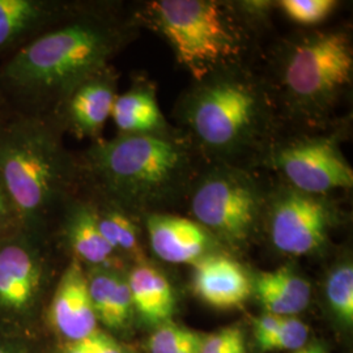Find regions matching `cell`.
Listing matches in <instances>:
<instances>
[{
    "mask_svg": "<svg viewBox=\"0 0 353 353\" xmlns=\"http://www.w3.org/2000/svg\"><path fill=\"white\" fill-rule=\"evenodd\" d=\"M270 190L252 169L207 165L190 190L186 204L192 220L216 240L241 246L265 221Z\"/></svg>",
    "mask_w": 353,
    "mask_h": 353,
    "instance_id": "cell-7",
    "label": "cell"
},
{
    "mask_svg": "<svg viewBox=\"0 0 353 353\" xmlns=\"http://www.w3.org/2000/svg\"><path fill=\"white\" fill-rule=\"evenodd\" d=\"M127 279L135 313L153 326L169 322L176 309V296L164 274L143 261L127 272Z\"/></svg>",
    "mask_w": 353,
    "mask_h": 353,
    "instance_id": "cell-18",
    "label": "cell"
},
{
    "mask_svg": "<svg viewBox=\"0 0 353 353\" xmlns=\"http://www.w3.org/2000/svg\"><path fill=\"white\" fill-rule=\"evenodd\" d=\"M50 318L70 341H81L97 331V316L90 301L85 267L71 259L55 284Z\"/></svg>",
    "mask_w": 353,
    "mask_h": 353,
    "instance_id": "cell-15",
    "label": "cell"
},
{
    "mask_svg": "<svg viewBox=\"0 0 353 353\" xmlns=\"http://www.w3.org/2000/svg\"><path fill=\"white\" fill-rule=\"evenodd\" d=\"M118 81L119 75L112 64L77 85L52 117L64 135L92 143L101 139L102 130L112 118Z\"/></svg>",
    "mask_w": 353,
    "mask_h": 353,
    "instance_id": "cell-11",
    "label": "cell"
},
{
    "mask_svg": "<svg viewBox=\"0 0 353 353\" xmlns=\"http://www.w3.org/2000/svg\"><path fill=\"white\" fill-rule=\"evenodd\" d=\"M134 313L135 310H134V303L131 297V290H130V284L127 279V272H125L117 284L113 300L110 303L108 314L102 323L106 325L108 327L121 330L126 327Z\"/></svg>",
    "mask_w": 353,
    "mask_h": 353,
    "instance_id": "cell-24",
    "label": "cell"
},
{
    "mask_svg": "<svg viewBox=\"0 0 353 353\" xmlns=\"http://www.w3.org/2000/svg\"><path fill=\"white\" fill-rule=\"evenodd\" d=\"M176 130L208 165L252 169L278 140L263 77L239 65L195 81L176 102Z\"/></svg>",
    "mask_w": 353,
    "mask_h": 353,
    "instance_id": "cell-3",
    "label": "cell"
},
{
    "mask_svg": "<svg viewBox=\"0 0 353 353\" xmlns=\"http://www.w3.org/2000/svg\"><path fill=\"white\" fill-rule=\"evenodd\" d=\"M190 330L181 327L170 321L161 325L150 339L151 353H179Z\"/></svg>",
    "mask_w": 353,
    "mask_h": 353,
    "instance_id": "cell-26",
    "label": "cell"
},
{
    "mask_svg": "<svg viewBox=\"0 0 353 353\" xmlns=\"http://www.w3.org/2000/svg\"><path fill=\"white\" fill-rule=\"evenodd\" d=\"M194 267L192 290L203 303L229 310L240 307L250 297L252 279L236 259L216 252Z\"/></svg>",
    "mask_w": 353,
    "mask_h": 353,
    "instance_id": "cell-16",
    "label": "cell"
},
{
    "mask_svg": "<svg viewBox=\"0 0 353 353\" xmlns=\"http://www.w3.org/2000/svg\"><path fill=\"white\" fill-rule=\"evenodd\" d=\"M88 341L94 353H125L112 338L99 331L88 336Z\"/></svg>",
    "mask_w": 353,
    "mask_h": 353,
    "instance_id": "cell-29",
    "label": "cell"
},
{
    "mask_svg": "<svg viewBox=\"0 0 353 353\" xmlns=\"http://www.w3.org/2000/svg\"><path fill=\"white\" fill-rule=\"evenodd\" d=\"M338 3L335 0H280L276 7L292 21L303 26H314L325 21Z\"/></svg>",
    "mask_w": 353,
    "mask_h": 353,
    "instance_id": "cell-22",
    "label": "cell"
},
{
    "mask_svg": "<svg viewBox=\"0 0 353 353\" xmlns=\"http://www.w3.org/2000/svg\"><path fill=\"white\" fill-rule=\"evenodd\" d=\"M199 353H246L245 338L239 327H228L203 339Z\"/></svg>",
    "mask_w": 353,
    "mask_h": 353,
    "instance_id": "cell-25",
    "label": "cell"
},
{
    "mask_svg": "<svg viewBox=\"0 0 353 353\" xmlns=\"http://www.w3.org/2000/svg\"><path fill=\"white\" fill-rule=\"evenodd\" d=\"M0 176L23 229L48 237L64 203L81 188L79 153L52 117L10 110L0 121Z\"/></svg>",
    "mask_w": 353,
    "mask_h": 353,
    "instance_id": "cell-4",
    "label": "cell"
},
{
    "mask_svg": "<svg viewBox=\"0 0 353 353\" xmlns=\"http://www.w3.org/2000/svg\"><path fill=\"white\" fill-rule=\"evenodd\" d=\"M81 189L87 192L93 204L102 236L112 246L114 252L118 256L126 255L134 258L137 263L143 262L144 255L140 245V232L137 217L128 214L117 204L89 192L83 186Z\"/></svg>",
    "mask_w": 353,
    "mask_h": 353,
    "instance_id": "cell-20",
    "label": "cell"
},
{
    "mask_svg": "<svg viewBox=\"0 0 353 353\" xmlns=\"http://www.w3.org/2000/svg\"><path fill=\"white\" fill-rule=\"evenodd\" d=\"M0 353H13L10 351V350H7V348H4L3 345H0Z\"/></svg>",
    "mask_w": 353,
    "mask_h": 353,
    "instance_id": "cell-34",
    "label": "cell"
},
{
    "mask_svg": "<svg viewBox=\"0 0 353 353\" xmlns=\"http://www.w3.org/2000/svg\"><path fill=\"white\" fill-rule=\"evenodd\" d=\"M294 353H327L325 347L321 344H312V345H306L300 350H297Z\"/></svg>",
    "mask_w": 353,
    "mask_h": 353,
    "instance_id": "cell-32",
    "label": "cell"
},
{
    "mask_svg": "<svg viewBox=\"0 0 353 353\" xmlns=\"http://www.w3.org/2000/svg\"><path fill=\"white\" fill-rule=\"evenodd\" d=\"M309 338V327L296 316H285L283 325L270 336L256 341L262 352L297 351L305 347Z\"/></svg>",
    "mask_w": 353,
    "mask_h": 353,
    "instance_id": "cell-23",
    "label": "cell"
},
{
    "mask_svg": "<svg viewBox=\"0 0 353 353\" xmlns=\"http://www.w3.org/2000/svg\"><path fill=\"white\" fill-rule=\"evenodd\" d=\"M80 0H0V63L80 12Z\"/></svg>",
    "mask_w": 353,
    "mask_h": 353,
    "instance_id": "cell-12",
    "label": "cell"
},
{
    "mask_svg": "<svg viewBox=\"0 0 353 353\" xmlns=\"http://www.w3.org/2000/svg\"><path fill=\"white\" fill-rule=\"evenodd\" d=\"M263 164L279 172L287 185L313 195L352 189L353 169L344 157L336 135L306 132L276 140Z\"/></svg>",
    "mask_w": 353,
    "mask_h": 353,
    "instance_id": "cell-8",
    "label": "cell"
},
{
    "mask_svg": "<svg viewBox=\"0 0 353 353\" xmlns=\"http://www.w3.org/2000/svg\"><path fill=\"white\" fill-rule=\"evenodd\" d=\"M143 221L152 250L164 262L195 265L219 252V241L192 219L164 212L145 214Z\"/></svg>",
    "mask_w": 353,
    "mask_h": 353,
    "instance_id": "cell-14",
    "label": "cell"
},
{
    "mask_svg": "<svg viewBox=\"0 0 353 353\" xmlns=\"http://www.w3.org/2000/svg\"><path fill=\"white\" fill-rule=\"evenodd\" d=\"M10 112V109H8V106L6 105V102L4 100L1 99V96H0V121L6 117V114Z\"/></svg>",
    "mask_w": 353,
    "mask_h": 353,
    "instance_id": "cell-33",
    "label": "cell"
},
{
    "mask_svg": "<svg viewBox=\"0 0 353 353\" xmlns=\"http://www.w3.org/2000/svg\"><path fill=\"white\" fill-rule=\"evenodd\" d=\"M252 290L267 313L279 316H294L310 303V283L288 267L265 271L252 280Z\"/></svg>",
    "mask_w": 353,
    "mask_h": 353,
    "instance_id": "cell-19",
    "label": "cell"
},
{
    "mask_svg": "<svg viewBox=\"0 0 353 353\" xmlns=\"http://www.w3.org/2000/svg\"><path fill=\"white\" fill-rule=\"evenodd\" d=\"M339 220L336 204L290 185L270 190L265 224L275 249L293 256L319 252Z\"/></svg>",
    "mask_w": 353,
    "mask_h": 353,
    "instance_id": "cell-9",
    "label": "cell"
},
{
    "mask_svg": "<svg viewBox=\"0 0 353 353\" xmlns=\"http://www.w3.org/2000/svg\"><path fill=\"white\" fill-rule=\"evenodd\" d=\"M284 319L285 316H274L270 313L256 318L254 321V334H255L256 341H262L267 336L272 335L283 325Z\"/></svg>",
    "mask_w": 353,
    "mask_h": 353,
    "instance_id": "cell-28",
    "label": "cell"
},
{
    "mask_svg": "<svg viewBox=\"0 0 353 353\" xmlns=\"http://www.w3.org/2000/svg\"><path fill=\"white\" fill-rule=\"evenodd\" d=\"M63 353H94L88 338L81 341H70L65 344Z\"/></svg>",
    "mask_w": 353,
    "mask_h": 353,
    "instance_id": "cell-31",
    "label": "cell"
},
{
    "mask_svg": "<svg viewBox=\"0 0 353 353\" xmlns=\"http://www.w3.org/2000/svg\"><path fill=\"white\" fill-rule=\"evenodd\" d=\"M202 341L201 335L190 331L189 336L183 343L179 353H199L201 345H202Z\"/></svg>",
    "mask_w": 353,
    "mask_h": 353,
    "instance_id": "cell-30",
    "label": "cell"
},
{
    "mask_svg": "<svg viewBox=\"0 0 353 353\" xmlns=\"http://www.w3.org/2000/svg\"><path fill=\"white\" fill-rule=\"evenodd\" d=\"M52 227L57 228L58 236L72 254L71 259L89 265V268H123L121 258L103 239L93 204L81 188L62 205L51 229Z\"/></svg>",
    "mask_w": 353,
    "mask_h": 353,
    "instance_id": "cell-13",
    "label": "cell"
},
{
    "mask_svg": "<svg viewBox=\"0 0 353 353\" xmlns=\"http://www.w3.org/2000/svg\"><path fill=\"white\" fill-rule=\"evenodd\" d=\"M326 299L334 316L343 325L353 323V265L344 261L335 265L326 280Z\"/></svg>",
    "mask_w": 353,
    "mask_h": 353,
    "instance_id": "cell-21",
    "label": "cell"
},
{
    "mask_svg": "<svg viewBox=\"0 0 353 353\" xmlns=\"http://www.w3.org/2000/svg\"><path fill=\"white\" fill-rule=\"evenodd\" d=\"M23 230V221L12 196L0 176V240Z\"/></svg>",
    "mask_w": 353,
    "mask_h": 353,
    "instance_id": "cell-27",
    "label": "cell"
},
{
    "mask_svg": "<svg viewBox=\"0 0 353 353\" xmlns=\"http://www.w3.org/2000/svg\"><path fill=\"white\" fill-rule=\"evenodd\" d=\"M168 42L178 64L195 81L239 65L254 46L255 28L236 1L154 0L134 11Z\"/></svg>",
    "mask_w": 353,
    "mask_h": 353,
    "instance_id": "cell-6",
    "label": "cell"
},
{
    "mask_svg": "<svg viewBox=\"0 0 353 353\" xmlns=\"http://www.w3.org/2000/svg\"><path fill=\"white\" fill-rule=\"evenodd\" d=\"M81 186L134 217L186 204L204 159L176 128L118 135L79 153Z\"/></svg>",
    "mask_w": 353,
    "mask_h": 353,
    "instance_id": "cell-2",
    "label": "cell"
},
{
    "mask_svg": "<svg viewBox=\"0 0 353 353\" xmlns=\"http://www.w3.org/2000/svg\"><path fill=\"white\" fill-rule=\"evenodd\" d=\"M138 29L121 3L88 1L0 63V96L16 113L54 117L77 85L112 65Z\"/></svg>",
    "mask_w": 353,
    "mask_h": 353,
    "instance_id": "cell-1",
    "label": "cell"
},
{
    "mask_svg": "<svg viewBox=\"0 0 353 353\" xmlns=\"http://www.w3.org/2000/svg\"><path fill=\"white\" fill-rule=\"evenodd\" d=\"M112 119L118 135L164 134L173 128L160 109L154 84L141 76L134 79L126 92L118 93Z\"/></svg>",
    "mask_w": 353,
    "mask_h": 353,
    "instance_id": "cell-17",
    "label": "cell"
},
{
    "mask_svg": "<svg viewBox=\"0 0 353 353\" xmlns=\"http://www.w3.org/2000/svg\"><path fill=\"white\" fill-rule=\"evenodd\" d=\"M353 46L345 30L300 32L271 52L263 77L279 122L326 130L352 89Z\"/></svg>",
    "mask_w": 353,
    "mask_h": 353,
    "instance_id": "cell-5",
    "label": "cell"
},
{
    "mask_svg": "<svg viewBox=\"0 0 353 353\" xmlns=\"http://www.w3.org/2000/svg\"><path fill=\"white\" fill-rule=\"evenodd\" d=\"M45 240L24 229L0 240V312L21 316L37 305L50 279Z\"/></svg>",
    "mask_w": 353,
    "mask_h": 353,
    "instance_id": "cell-10",
    "label": "cell"
}]
</instances>
